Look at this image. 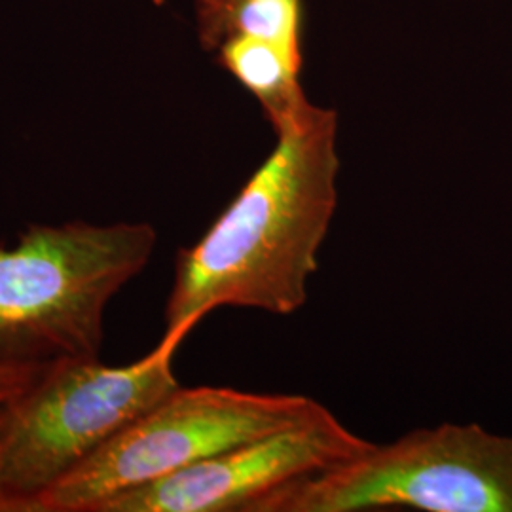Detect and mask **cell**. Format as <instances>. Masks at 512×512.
Wrapping results in <instances>:
<instances>
[{
  "instance_id": "obj_1",
  "label": "cell",
  "mask_w": 512,
  "mask_h": 512,
  "mask_svg": "<svg viewBox=\"0 0 512 512\" xmlns=\"http://www.w3.org/2000/svg\"><path fill=\"white\" fill-rule=\"evenodd\" d=\"M275 135L272 154L219 219L179 251L165 334L186 338L219 308L293 315L308 302L338 207V114L313 105Z\"/></svg>"
},
{
  "instance_id": "obj_2",
  "label": "cell",
  "mask_w": 512,
  "mask_h": 512,
  "mask_svg": "<svg viewBox=\"0 0 512 512\" xmlns=\"http://www.w3.org/2000/svg\"><path fill=\"white\" fill-rule=\"evenodd\" d=\"M147 222L33 224L0 247V366L99 359L110 300L147 268Z\"/></svg>"
},
{
  "instance_id": "obj_3",
  "label": "cell",
  "mask_w": 512,
  "mask_h": 512,
  "mask_svg": "<svg viewBox=\"0 0 512 512\" xmlns=\"http://www.w3.org/2000/svg\"><path fill=\"white\" fill-rule=\"evenodd\" d=\"M181 334H164L137 363L63 359L0 404V490L8 512L27 507L131 421L173 393Z\"/></svg>"
},
{
  "instance_id": "obj_4",
  "label": "cell",
  "mask_w": 512,
  "mask_h": 512,
  "mask_svg": "<svg viewBox=\"0 0 512 512\" xmlns=\"http://www.w3.org/2000/svg\"><path fill=\"white\" fill-rule=\"evenodd\" d=\"M512 512V437L476 423L416 429L264 499L255 512Z\"/></svg>"
},
{
  "instance_id": "obj_5",
  "label": "cell",
  "mask_w": 512,
  "mask_h": 512,
  "mask_svg": "<svg viewBox=\"0 0 512 512\" xmlns=\"http://www.w3.org/2000/svg\"><path fill=\"white\" fill-rule=\"evenodd\" d=\"M323 408L304 395L179 385L38 495L27 512H99L116 495L310 420Z\"/></svg>"
},
{
  "instance_id": "obj_6",
  "label": "cell",
  "mask_w": 512,
  "mask_h": 512,
  "mask_svg": "<svg viewBox=\"0 0 512 512\" xmlns=\"http://www.w3.org/2000/svg\"><path fill=\"white\" fill-rule=\"evenodd\" d=\"M370 446L323 408L310 420L116 495L99 512H255L270 495Z\"/></svg>"
},
{
  "instance_id": "obj_7",
  "label": "cell",
  "mask_w": 512,
  "mask_h": 512,
  "mask_svg": "<svg viewBox=\"0 0 512 512\" xmlns=\"http://www.w3.org/2000/svg\"><path fill=\"white\" fill-rule=\"evenodd\" d=\"M215 52L220 65L260 103L275 133L291 128L313 107L300 86L302 54L251 37L230 38Z\"/></svg>"
},
{
  "instance_id": "obj_8",
  "label": "cell",
  "mask_w": 512,
  "mask_h": 512,
  "mask_svg": "<svg viewBox=\"0 0 512 512\" xmlns=\"http://www.w3.org/2000/svg\"><path fill=\"white\" fill-rule=\"evenodd\" d=\"M198 35L205 50L236 37L260 38L302 54V0H198Z\"/></svg>"
},
{
  "instance_id": "obj_9",
  "label": "cell",
  "mask_w": 512,
  "mask_h": 512,
  "mask_svg": "<svg viewBox=\"0 0 512 512\" xmlns=\"http://www.w3.org/2000/svg\"><path fill=\"white\" fill-rule=\"evenodd\" d=\"M46 366H0V404L8 403L31 384Z\"/></svg>"
},
{
  "instance_id": "obj_10",
  "label": "cell",
  "mask_w": 512,
  "mask_h": 512,
  "mask_svg": "<svg viewBox=\"0 0 512 512\" xmlns=\"http://www.w3.org/2000/svg\"><path fill=\"white\" fill-rule=\"evenodd\" d=\"M0 512H8L6 511V503H4V497H2V490H0Z\"/></svg>"
},
{
  "instance_id": "obj_11",
  "label": "cell",
  "mask_w": 512,
  "mask_h": 512,
  "mask_svg": "<svg viewBox=\"0 0 512 512\" xmlns=\"http://www.w3.org/2000/svg\"><path fill=\"white\" fill-rule=\"evenodd\" d=\"M154 4H164V0H152Z\"/></svg>"
}]
</instances>
